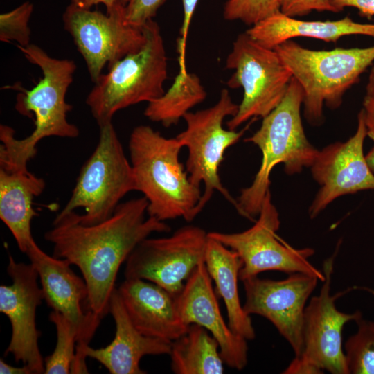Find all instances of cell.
Masks as SVG:
<instances>
[{"mask_svg": "<svg viewBox=\"0 0 374 374\" xmlns=\"http://www.w3.org/2000/svg\"><path fill=\"white\" fill-rule=\"evenodd\" d=\"M204 262L225 304L229 326L244 339H253L256 332L251 317L244 310L239 297L238 280L242 266L241 259L236 252L208 235Z\"/></svg>", "mask_w": 374, "mask_h": 374, "instance_id": "603a6c76", "label": "cell"}, {"mask_svg": "<svg viewBox=\"0 0 374 374\" xmlns=\"http://www.w3.org/2000/svg\"><path fill=\"white\" fill-rule=\"evenodd\" d=\"M166 0H127L125 8L126 21L141 28L156 15L158 9Z\"/></svg>", "mask_w": 374, "mask_h": 374, "instance_id": "f546056e", "label": "cell"}, {"mask_svg": "<svg viewBox=\"0 0 374 374\" xmlns=\"http://www.w3.org/2000/svg\"><path fill=\"white\" fill-rule=\"evenodd\" d=\"M109 313L116 326L113 341L100 348H93L89 344L76 347L71 373H88L85 359L91 357L111 374H145L147 371L139 365L143 357L170 354L171 341L144 335L134 327L117 288L110 299Z\"/></svg>", "mask_w": 374, "mask_h": 374, "instance_id": "ac0fdd59", "label": "cell"}, {"mask_svg": "<svg viewBox=\"0 0 374 374\" xmlns=\"http://www.w3.org/2000/svg\"><path fill=\"white\" fill-rule=\"evenodd\" d=\"M274 49L301 86L305 116L313 124L321 121L324 105L340 106L346 91L374 62V46L314 51L290 39Z\"/></svg>", "mask_w": 374, "mask_h": 374, "instance_id": "8992f818", "label": "cell"}, {"mask_svg": "<svg viewBox=\"0 0 374 374\" xmlns=\"http://www.w3.org/2000/svg\"><path fill=\"white\" fill-rule=\"evenodd\" d=\"M279 12L278 0H228L223 15L226 20H240L253 26Z\"/></svg>", "mask_w": 374, "mask_h": 374, "instance_id": "83f0119b", "label": "cell"}, {"mask_svg": "<svg viewBox=\"0 0 374 374\" xmlns=\"http://www.w3.org/2000/svg\"><path fill=\"white\" fill-rule=\"evenodd\" d=\"M50 321L56 328L57 342L53 353L44 359L45 374H68L73 362L78 332L75 327L61 313L53 310Z\"/></svg>", "mask_w": 374, "mask_h": 374, "instance_id": "484cf974", "label": "cell"}, {"mask_svg": "<svg viewBox=\"0 0 374 374\" xmlns=\"http://www.w3.org/2000/svg\"><path fill=\"white\" fill-rule=\"evenodd\" d=\"M365 159L369 169L374 174V146L367 154L365 155Z\"/></svg>", "mask_w": 374, "mask_h": 374, "instance_id": "f35d334b", "label": "cell"}, {"mask_svg": "<svg viewBox=\"0 0 374 374\" xmlns=\"http://www.w3.org/2000/svg\"><path fill=\"white\" fill-rule=\"evenodd\" d=\"M246 33L262 46L274 49L295 37H310L336 42L352 35L374 38V24L354 21L349 17L335 21H302L276 13L249 28Z\"/></svg>", "mask_w": 374, "mask_h": 374, "instance_id": "44dd1931", "label": "cell"}, {"mask_svg": "<svg viewBox=\"0 0 374 374\" xmlns=\"http://www.w3.org/2000/svg\"><path fill=\"white\" fill-rule=\"evenodd\" d=\"M142 28L145 36L142 47L109 67L87 95L86 104L99 127L112 123L118 111L149 103L165 92L167 56L160 27L150 19Z\"/></svg>", "mask_w": 374, "mask_h": 374, "instance_id": "5b68a950", "label": "cell"}, {"mask_svg": "<svg viewBox=\"0 0 374 374\" xmlns=\"http://www.w3.org/2000/svg\"><path fill=\"white\" fill-rule=\"evenodd\" d=\"M176 374H222L224 371L219 344L204 327L192 323L172 341L169 354Z\"/></svg>", "mask_w": 374, "mask_h": 374, "instance_id": "cb8c5ba5", "label": "cell"}, {"mask_svg": "<svg viewBox=\"0 0 374 374\" xmlns=\"http://www.w3.org/2000/svg\"><path fill=\"white\" fill-rule=\"evenodd\" d=\"M117 289L130 321L143 335L172 342L186 331L177 296L139 278H125Z\"/></svg>", "mask_w": 374, "mask_h": 374, "instance_id": "ffe728a7", "label": "cell"}, {"mask_svg": "<svg viewBox=\"0 0 374 374\" xmlns=\"http://www.w3.org/2000/svg\"><path fill=\"white\" fill-rule=\"evenodd\" d=\"M211 277L204 261L201 262L177 296V305L182 321L206 328L217 341L224 364L240 371L247 364V339L238 335L222 315Z\"/></svg>", "mask_w": 374, "mask_h": 374, "instance_id": "d6986e66", "label": "cell"}, {"mask_svg": "<svg viewBox=\"0 0 374 374\" xmlns=\"http://www.w3.org/2000/svg\"><path fill=\"white\" fill-rule=\"evenodd\" d=\"M33 5L26 1L14 10L0 15V41H15L17 45L26 47L30 45L31 30L28 21Z\"/></svg>", "mask_w": 374, "mask_h": 374, "instance_id": "f1b7e54d", "label": "cell"}, {"mask_svg": "<svg viewBox=\"0 0 374 374\" xmlns=\"http://www.w3.org/2000/svg\"><path fill=\"white\" fill-rule=\"evenodd\" d=\"M280 226L279 214L269 190L264 199L258 218L246 231L238 233L209 232L208 235L236 252L242 266L241 280L267 271L287 274L303 273L323 282L325 276L309 261L314 253L312 248L296 249L276 234Z\"/></svg>", "mask_w": 374, "mask_h": 374, "instance_id": "30bf717a", "label": "cell"}, {"mask_svg": "<svg viewBox=\"0 0 374 374\" xmlns=\"http://www.w3.org/2000/svg\"><path fill=\"white\" fill-rule=\"evenodd\" d=\"M182 148L176 137L166 138L149 125L135 127L130 136L135 190L148 200V216L163 222L177 217L192 221L202 195L179 161Z\"/></svg>", "mask_w": 374, "mask_h": 374, "instance_id": "3957f363", "label": "cell"}, {"mask_svg": "<svg viewBox=\"0 0 374 374\" xmlns=\"http://www.w3.org/2000/svg\"><path fill=\"white\" fill-rule=\"evenodd\" d=\"M331 3L335 12L346 7H353L357 9L362 16L368 18L374 16V0H331Z\"/></svg>", "mask_w": 374, "mask_h": 374, "instance_id": "d6a6232c", "label": "cell"}, {"mask_svg": "<svg viewBox=\"0 0 374 374\" xmlns=\"http://www.w3.org/2000/svg\"><path fill=\"white\" fill-rule=\"evenodd\" d=\"M26 254L37 271L44 300L75 327L77 347L89 344L102 319L89 309L84 279L73 272L67 261L48 255L37 243Z\"/></svg>", "mask_w": 374, "mask_h": 374, "instance_id": "e0dca14e", "label": "cell"}, {"mask_svg": "<svg viewBox=\"0 0 374 374\" xmlns=\"http://www.w3.org/2000/svg\"><path fill=\"white\" fill-rule=\"evenodd\" d=\"M197 2L198 0H182L184 18L180 29V36L177 40L179 66H186V46L188 32Z\"/></svg>", "mask_w": 374, "mask_h": 374, "instance_id": "1f68e13d", "label": "cell"}, {"mask_svg": "<svg viewBox=\"0 0 374 374\" xmlns=\"http://www.w3.org/2000/svg\"><path fill=\"white\" fill-rule=\"evenodd\" d=\"M0 373L1 374H33L27 366L23 365L21 367L13 366L6 363L2 359H0Z\"/></svg>", "mask_w": 374, "mask_h": 374, "instance_id": "d590c367", "label": "cell"}, {"mask_svg": "<svg viewBox=\"0 0 374 374\" xmlns=\"http://www.w3.org/2000/svg\"><path fill=\"white\" fill-rule=\"evenodd\" d=\"M45 186L42 178L28 170L0 168V218L24 253L36 243L31 231V222L38 215L33 199L42 193Z\"/></svg>", "mask_w": 374, "mask_h": 374, "instance_id": "7402d4cb", "label": "cell"}, {"mask_svg": "<svg viewBox=\"0 0 374 374\" xmlns=\"http://www.w3.org/2000/svg\"><path fill=\"white\" fill-rule=\"evenodd\" d=\"M208 233L187 225L170 236L147 238L125 261V278L152 282L177 296L197 266L204 261Z\"/></svg>", "mask_w": 374, "mask_h": 374, "instance_id": "7c38bea8", "label": "cell"}, {"mask_svg": "<svg viewBox=\"0 0 374 374\" xmlns=\"http://www.w3.org/2000/svg\"><path fill=\"white\" fill-rule=\"evenodd\" d=\"M124 8L125 4L118 3L104 14L71 2L63 13L64 28L82 55L93 83L106 66L110 67L145 43L142 27L126 21Z\"/></svg>", "mask_w": 374, "mask_h": 374, "instance_id": "8fae6325", "label": "cell"}, {"mask_svg": "<svg viewBox=\"0 0 374 374\" xmlns=\"http://www.w3.org/2000/svg\"><path fill=\"white\" fill-rule=\"evenodd\" d=\"M127 0H84L83 8H91L93 6L103 3L106 7V12H109L118 3L126 4Z\"/></svg>", "mask_w": 374, "mask_h": 374, "instance_id": "8d00e7d4", "label": "cell"}, {"mask_svg": "<svg viewBox=\"0 0 374 374\" xmlns=\"http://www.w3.org/2000/svg\"><path fill=\"white\" fill-rule=\"evenodd\" d=\"M100 127L98 144L82 166L71 195L58 213L81 208L79 221L93 225L109 218L129 192L135 190L130 161L112 123Z\"/></svg>", "mask_w": 374, "mask_h": 374, "instance_id": "52a82bcc", "label": "cell"}, {"mask_svg": "<svg viewBox=\"0 0 374 374\" xmlns=\"http://www.w3.org/2000/svg\"><path fill=\"white\" fill-rule=\"evenodd\" d=\"M206 97V91L199 77L179 66V73L167 91L149 103L144 115L149 120L159 122L163 127L177 125L181 118Z\"/></svg>", "mask_w": 374, "mask_h": 374, "instance_id": "d4e9b609", "label": "cell"}, {"mask_svg": "<svg viewBox=\"0 0 374 374\" xmlns=\"http://www.w3.org/2000/svg\"><path fill=\"white\" fill-rule=\"evenodd\" d=\"M83 1L84 0H71V2L75 3V5L82 7L83 6Z\"/></svg>", "mask_w": 374, "mask_h": 374, "instance_id": "ab89813d", "label": "cell"}, {"mask_svg": "<svg viewBox=\"0 0 374 374\" xmlns=\"http://www.w3.org/2000/svg\"><path fill=\"white\" fill-rule=\"evenodd\" d=\"M366 87V94L374 96V66L371 68Z\"/></svg>", "mask_w": 374, "mask_h": 374, "instance_id": "74e56055", "label": "cell"}, {"mask_svg": "<svg viewBox=\"0 0 374 374\" xmlns=\"http://www.w3.org/2000/svg\"><path fill=\"white\" fill-rule=\"evenodd\" d=\"M226 68L234 70L228 86L244 91L237 114L226 123L229 130L269 114L283 100L293 77L274 49L262 46L246 32L233 42Z\"/></svg>", "mask_w": 374, "mask_h": 374, "instance_id": "9c48e42d", "label": "cell"}, {"mask_svg": "<svg viewBox=\"0 0 374 374\" xmlns=\"http://www.w3.org/2000/svg\"><path fill=\"white\" fill-rule=\"evenodd\" d=\"M303 100L302 87L292 77L281 102L262 118L260 129L244 140L257 145L262 152L258 171L251 184L241 190L234 206L249 220H254L259 215L276 166L283 163L287 174L298 173L310 167L319 152L304 132L301 116Z\"/></svg>", "mask_w": 374, "mask_h": 374, "instance_id": "277c9868", "label": "cell"}, {"mask_svg": "<svg viewBox=\"0 0 374 374\" xmlns=\"http://www.w3.org/2000/svg\"><path fill=\"white\" fill-rule=\"evenodd\" d=\"M336 253L324 260L325 279L318 295L305 306L303 323V351L301 355L332 374H349L343 350L344 326L362 317L360 311L345 313L335 305L345 292L332 295L330 287Z\"/></svg>", "mask_w": 374, "mask_h": 374, "instance_id": "9a60e30c", "label": "cell"}, {"mask_svg": "<svg viewBox=\"0 0 374 374\" xmlns=\"http://www.w3.org/2000/svg\"><path fill=\"white\" fill-rule=\"evenodd\" d=\"M370 292H372L373 294H374V291L372 290H368Z\"/></svg>", "mask_w": 374, "mask_h": 374, "instance_id": "60d3db41", "label": "cell"}, {"mask_svg": "<svg viewBox=\"0 0 374 374\" xmlns=\"http://www.w3.org/2000/svg\"><path fill=\"white\" fill-rule=\"evenodd\" d=\"M319 280L303 273L290 274L280 280L256 276L242 280L243 309L248 314L268 319L291 346L295 356L303 351V323L310 295Z\"/></svg>", "mask_w": 374, "mask_h": 374, "instance_id": "5bb4252c", "label": "cell"}, {"mask_svg": "<svg viewBox=\"0 0 374 374\" xmlns=\"http://www.w3.org/2000/svg\"><path fill=\"white\" fill-rule=\"evenodd\" d=\"M17 47L30 63L39 66L42 76L30 89L19 84L12 87L19 91L15 109L34 119L35 129L29 136L18 139L14 129L0 125V168L27 171L28 163L37 154V145L41 140L51 136L74 139L79 136L78 127L67 120L72 105L66 101L77 66L72 60L51 57L35 44Z\"/></svg>", "mask_w": 374, "mask_h": 374, "instance_id": "7a4b0ae2", "label": "cell"}, {"mask_svg": "<svg viewBox=\"0 0 374 374\" xmlns=\"http://www.w3.org/2000/svg\"><path fill=\"white\" fill-rule=\"evenodd\" d=\"M7 273L12 280L0 286V312L7 316L12 327L11 339L5 355L11 354L33 374L45 371L38 339L41 335L36 325V310L44 300L39 276L34 266L17 262L9 255Z\"/></svg>", "mask_w": 374, "mask_h": 374, "instance_id": "4fadbf2b", "label": "cell"}, {"mask_svg": "<svg viewBox=\"0 0 374 374\" xmlns=\"http://www.w3.org/2000/svg\"><path fill=\"white\" fill-rule=\"evenodd\" d=\"M148 202L143 196L120 203L105 220L82 224L75 211L57 214L44 238L53 245V256L75 265L89 292V307L103 319L109 312V302L121 265L136 245L153 233L170 231L156 217L145 218Z\"/></svg>", "mask_w": 374, "mask_h": 374, "instance_id": "6da1fadb", "label": "cell"}, {"mask_svg": "<svg viewBox=\"0 0 374 374\" xmlns=\"http://www.w3.org/2000/svg\"><path fill=\"white\" fill-rule=\"evenodd\" d=\"M280 11L294 17L309 14L312 10L335 12L331 0H278Z\"/></svg>", "mask_w": 374, "mask_h": 374, "instance_id": "4dcf8cb0", "label": "cell"}, {"mask_svg": "<svg viewBox=\"0 0 374 374\" xmlns=\"http://www.w3.org/2000/svg\"><path fill=\"white\" fill-rule=\"evenodd\" d=\"M323 370L302 355L295 356L287 368L284 374H320Z\"/></svg>", "mask_w": 374, "mask_h": 374, "instance_id": "836d02e7", "label": "cell"}, {"mask_svg": "<svg viewBox=\"0 0 374 374\" xmlns=\"http://www.w3.org/2000/svg\"><path fill=\"white\" fill-rule=\"evenodd\" d=\"M367 136L363 111L358 114L357 130L345 142L330 144L319 152L310 166L319 189L309 208V215L316 217L337 198L365 190H374V174L364 154Z\"/></svg>", "mask_w": 374, "mask_h": 374, "instance_id": "2e32d148", "label": "cell"}, {"mask_svg": "<svg viewBox=\"0 0 374 374\" xmlns=\"http://www.w3.org/2000/svg\"><path fill=\"white\" fill-rule=\"evenodd\" d=\"M238 107L228 90L224 89L215 105L195 112H188L183 118L186 128L176 138L188 150L186 170L193 184L199 188L201 183L204 184L195 216L203 210L214 191L220 192L233 206L235 204V199L222 184L219 170L226 150L238 141L249 126L240 131L223 127L224 119L234 116Z\"/></svg>", "mask_w": 374, "mask_h": 374, "instance_id": "ba28073f", "label": "cell"}, {"mask_svg": "<svg viewBox=\"0 0 374 374\" xmlns=\"http://www.w3.org/2000/svg\"><path fill=\"white\" fill-rule=\"evenodd\" d=\"M344 344L349 374H374V321L359 319Z\"/></svg>", "mask_w": 374, "mask_h": 374, "instance_id": "4316f807", "label": "cell"}, {"mask_svg": "<svg viewBox=\"0 0 374 374\" xmlns=\"http://www.w3.org/2000/svg\"><path fill=\"white\" fill-rule=\"evenodd\" d=\"M362 111L367 136L374 141V96L366 94Z\"/></svg>", "mask_w": 374, "mask_h": 374, "instance_id": "e575fe53", "label": "cell"}]
</instances>
